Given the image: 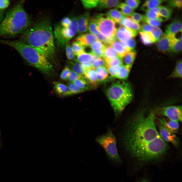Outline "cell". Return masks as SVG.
Listing matches in <instances>:
<instances>
[{
    "mask_svg": "<svg viewBox=\"0 0 182 182\" xmlns=\"http://www.w3.org/2000/svg\"><path fill=\"white\" fill-rule=\"evenodd\" d=\"M152 112L138 111L129 120L124 133L125 148L141 165L164 158L169 146L161 136Z\"/></svg>",
    "mask_w": 182,
    "mask_h": 182,
    "instance_id": "obj_1",
    "label": "cell"
},
{
    "mask_svg": "<svg viewBox=\"0 0 182 182\" xmlns=\"http://www.w3.org/2000/svg\"><path fill=\"white\" fill-rule=\"evenodd\" d=\"M22 40L43 53L48 59L54 55V35L48 19H42L28 29L23 34Z\"/></svg>",
    "mask_w": 182,
    "mask_h": 182,
    "instance_id": "obj_2",
    "label": "cell"
},
{
    "mask_svg": "<svg viewBox=\"0 0 182 182\" xmlns=\"http://www.w3.org/2000/svg\"><path fill=\"white\" fill-rule=\"evenodd\" d=\"M24 3L20 1L7 13L0 23V36L16 35L24 32L30 26L31 20Z\"/></svg>",
    "mask_w": 182,
    "mask_h": 182,
    "instance_id": "obj_3",
    "label": "cell"
},
{
    "mask_svg": "<svg viewBox=\"0 0 182 182\" xmlns=\"http://www.w3.org/2000/svg\"><path fill=\"white\" fill-rule=\"evenodd\" d=\"M0 42L13 48L30 65L44 75L51 76L53 73V66L44 55L22 40L13 41L0 40Z\"/></svg>",
    "mask_w": 182,
    "mask_h": 182,
    "instance_id": "obj_4",
    "label": "cell"
},
{
    "mask_svg": "<svg viewBox=\"0 0 182 182\" xmlns=\"http://www.w3.org/2000/svg\"><path fill=\"white\" fill-rule=\"evenodd\" d=\"M105 94L117 117L121 114L133 98L131 85L124 81L113 83L106 90Z\"/></svg>",
    "mask_w": 182,
    "mask_h": 182,
    "instance_id": "obj_5",
    "label": "cell"
},
{
    "mask_svg": "<svg viewBox=\"0 0 182 182\" xmlns=\"http://www.w3.org/2000/svg\"><path fill=\"white\" fill-rule=\"evenodd\" d=\"M96 141L103 148L110 160L116 164L121 163V159L117 149L116 139L110 129L109 128L105 134L98 137Z\"/></svg>",
    "mask_w": 182,
    "mask_h": 182,
    "instance_id": "obj_6",
    "label": "cell"
},
{
    "mask_svg": "<svg viewBox=\"0 0 182 182\" xmlns=\"http://www.w3.org/2000/svg\"><path fill=\"white\" fill-rule=\"evenodd\" d=\"M71 22L68 27H63L59 24L54 28V34L57 45L63 47L77 33V17H74L71 19Z\"/></svg>",
    "mask_w": 182,
    "mask_h": 182,
    "instance_id": "obj_7",
    "label": "cell"
},
{
    "mask_svg": "<svg viewBox=\"0 0 182 182\" xmlns=\"http://www.w3.org/2000/svg\"><path fill=\"white\" fill-rule=\"evenodd\" d=\"M92 18L96 23L98 30L102 35L108 38L116 39L115 22L106 14L99 13Z\"/></svg>",
    "mask_w": 182,
    "mask_h": 182,
    "instance_id": "obj_8",
    "label": "cell"
},
{
    "mask_svg": "<svg viewBox=\"0 0 182 182\" xmlns=\"http://www.w3.org/2000/svg\"><path fill=\"white\" fill-rule=\"evenodd\" d=\"M155 115L164 116L178 122L182 121L181 106H171L155 109L152 111Z\"/></svg>",
    "mask_w": 182,
    "mask_h": 182,
    "instance_id": "obj_9",
    "label": "cell"
},
{
    "mask_svg": "<svg viewBox=\"0 0 182 182\" xmlns=\"http://www.w3.org/2000/svg\"><path fill=\"white\" fill-rule=\"evenodd\" d=\"M138 32L120 25L117 29L115 36L116 39L119 41H126L133 38L137 35Z\"/></svg>",
    "mask_w": 182,
    "mask_h": 182,
    "instance_id": "obj_10",
    "label": "cell"
},
{
    "mask_svg": "<svg viewBox=\"0 0 182 182\" xmlns=\"http://www.w3.org/2000/svg\"><path fill=\"white\" fill-rule=\"evenodd\" d=\"M158 131L162 139L166 142L172 144L176 148L179 146V141L178 138L174 133L167 130L157 123Z\"/></svg>",
    "mask_w": 182,
    "mask_h": 182,
    "instance_id": "obj_11",
    "label": "cell"
},
{
    "mask_svg": "<svg viewBox=\"0 0 182 182\" xmlns=\"http://www.w3.org/2000/svg\"><path fill=\"white\" fill-rule=\"evenodd\" d=\"M157 123L168 131L175 133L179 129V125L178 122L167 118L156 117Z\"/></svg>",
    "mask_w": 182,
    "mask_h": 182,
    "instance_id": "obj_12",
    "label": "cell"
},
{
    "mask_svg": "<svg viewBox=\"0 0 182 182\" xmlns=\"http://www.w3.org/2000/svg\"><path fill=\"white\" fill-rule=\"evenodd\" d=\"M171 35L165 33L156 41V47L159 50L163 53L171 52Z\"/></svg>",
    "mask_w": 182,
    "mask_h": 182,
    "instance_id": "obj_13",
    "label": "cell"
},
{
    "mask_svg": "<svg viewBox=\"0 0 182 182\" xmlns=\"http://www.w3.org/2000/svg\"><path fill=\"white\" fill-rule=\"evenodd\" d=\"M90 16V14L89 12H86L77 17V33L81 34L86 32L87 31Z\"/></svg>",
    "mask_w": 182,
    "mask_h": 182,
    "instance_id": "obj_14",
    "label": "cell"
},
{
    "mask_svg": "<svg viewBox=\"0 0 182 182\" xmlns=\"http://www.w3.org/2000/svg\"><path fill=\"white\" fill-rule=\"evenodd\" d=\"M76 41L85 47H89L94 42L99 40L96 35L90 33L81 34L76 38Z\"/></svg>",
    "mask_w": 182,
    "mask_h": 182,
    "instance_id": "obj_15",
    "label": "cell"
},
{
    "mask_svg": "<svg viewBox=\"0 0 182 182\" xmlns=\"http://www.w3.org/2000/svg\"><path fill=\"white\" fill-rule=\"evenodd\" d=\"M119 23L121 25L137 32H139L141 30L140 25L134 20L130 15L126 16Z\"/></svg>",
    "mask_w": 182,
    "mask_h": 182,
    "instance_id": "obj_16",
    "label": "cell"
},
{
    "mask_svg": "<svg viewBox=\"0 0 182 182\" xmlns=\"http://www.w3.org/2000/svg\"><path fill=\"white\" fill-rule=\"evenodd\" d=\"M182 23L178 19L174 20L166 27L165 33L172 35H175L179 32H181Z\"/></svg>",
    "mask_w": 182,
    "mask_h": 182,
    "instance_id": "obj_17",
    "label": "cell"
},
{
    "mask_svg": "<svg viewBox=\"0 0 182 182\" xmlns=\"http://www.w3.org/2000/svg\"><path fill=\"white\" fill-rule=\"evenodd\" d=\"M106 45L98 40L94 42L89 47L91 49L92 53L99 57L104 58V51Z\"/></svg>",
    "mask_w": 182,
    "mask_h": 182,
    "instance_id": "obj_18",
    "label": "cell"
},
{
    "mask_svg": "<svg viewBox=\"0 0 182 182\" xmlns=\"http://www.w3.org/2000/svg\"><path fill=\"white\" fill-rule=\"evenodd\" d=\"M83 76L90 85L95 87L98 85L96 71L94 69L91 68L86 70Z\"/></svg>",
    "mask_w": 182,
    "mask_h": 182,
    "instance_id": "obj_19",
    "label": "cell"
},
{
    "mask_svg": "<svg viewBox=\"0 0 182 182\" xmlns=\"http://www.w3.org/2000/svg\"><path fill=\"white\" fill-rule=\"evenodd\" d=\"M67 62L71 70L80 75L83 76L87 70L81 63L70 60H68Z\"/></svg>",
    "mask_w": 182,
    "mask_h": 182,
    "instance_id": "obj_20",
    "label": "cell"
},
{
    "mask_svg": "<svg viewBox=\"0 0 182 182\" xmlns=\"http://www.w3.org/2000/svg\"><path fill=\"white\" fill-rule=\"evenodd\" d=\"M110 45L115 50L118 56L122 58L128 52L131 51L121 45L117 39L113 41Z\"/></svg>",
    "mask_w": 182,
    "mask_h": 182,
    "instance_id": "obj_21",
    "label": "cell"
},
{
    "mask_svg": "<svg viewBox=\"0 0 182 182\" xmlns=\"http://www.w3.org/2000/svg\"><path fill=\"white\" fill-rule=\"evenodd\" d=\"M106 14L115 23H119L120 20L126 16L116 8L108 10Z\"/></svg>",
    "mask_w": 182,
    "mask_h": 182,
    "instance_id": "obj_22",
    "label": "cell"
},
{
    "mask_svg": "<svg viewBox=\"0 0 182 182\" xmlns=\"http://www.w3.org/2000/svg\"><path fill=\"white\" fill-rule=\"evenodd\" d=\"M139 32L140 39L144 44L149 46L155 42L154 38L150 32L140 31Z\"/></svg>",
    "mask_w": 182,
    "mask_h": 182,
    "instance_id": "obj_23",
    "label": "cell"
},
{
    "mask_svg": "<svg viewBox=\"0 0 182 182\" xmlns=\"http://www.w3.org/2000/svg\"><path fill=\"white\" fill-rule=\"evenodd\" d=\"M121 3L119 0H99L97 7L99 10H103L105 8L116 7Z\"/></svg>",
    "mask_w": 182,
    "mask_h": 182,
    "instance_id": "obj_24",
    "label": "cell"
},
{
    "mask_svg": "<svg viewBox=\"0 0 182 182\" xmlns=\"http://www.w3.org/2000/svg\"><path fill=\"white\" fill-rule=\"evenodd\" d=\"M182 50V36L177 38L175 35H172L171 37V52L177 53Z\"/></svg>",
    "mask_w": 182,
    "mask_h": 182,
    "instance_id": "obj_25",
    "label": "cell"
},
{
    "mask_svg": "<svg viewBox=\"0 0 182 182\" xmlns=\"http://www.w3.org/2000/svg\"><path fill=\"white\" fill-rule=\"evenodd\" d=\"M158 14L163 21L169 18L173 11L172 8L169 6H159Z\"/></svg>",
    "mask_w": 182,
    "mask_h": 182,
    "instance_id": "obj_26",
    "label": "cell"
},
{
    "mask_svg": "<svg viewBox=\"0 0 182 182\" xmlns=\"http://www.w3.org/2000/svg\"><path fill=\"white\" fill-rule=\"evenodd\" d=\"M77 58L74 60L75 62L82 63L87 62L91 63L93 59V55L91 53H86L84 52L77 56Z\"/></svg>",
    "mask_w": 182,
    "mask_h": 182,
    "instance_id": "obj_27",
    "label": "cell"
},
{
    "mask_svg": "<svg viewBox=\"0 0 182 182\" xmlns=\"http://www.w3.org/2000/svg\"><path fill=\"white\" fill-rule=\"evenodd\" d=\"M162 0H149L146 1L141 8V10L145 11L146 10L152 9L158 7L163 2Z\"/></svg>",
    "mask_w": 182,
    "mask_h": 182,
    "instance_id": "obj_28",
    "label": "cell"
},
{
    "mask_svg": "<svg viewBox=\"0 0 182 182\" xmlns=\"http://www.w3.org/2000/svg\"><path fill=\"white\" fill-rule=\"evenodd\" d=\"M132 66L126 65H123L120 68L117 78L125 80L128 77Z\"/></svg>",
    "mask_w": 182,
    "mask_h": 182,
    "instance_id": "obj_29",
    "label": "cell"
},
{
    "mask_svg": "<svg viewBox=\"0 0 182 182\" xmlns=\"http://www.w3.org/2000/svg\"><path fill=\"white\" fill-rule=\"evenodd\" d=\"M54 87L56 93L61 96H66L68 91L66 85L58 82H55L54 83Z\"/></svg>",
    "mask_w": 182,
    "mask_h": 182,
    "instance_id": "obj_30",
    "label": "cell"
},
{
    "mask_svg": "<svg viewBox=\"0 0 182 182\" xmlns=\"http://www.w3.org/2000/svg\"><path fill=\"white\" fill-rule=\"evenodd\" d=\"M96 72L98 82L105 81L108 77V73L104 66H101L96 69Z\"/></svg>",
    "mask_w": 182,
    "mask_h": 182,
    "instance_id": "obj_31",
    "label": "cell"
},
{
    "mask_svg": "<svg viewBox=\"0 0 182 182\" xmlns=\"http://www.w3.org/2000/svg\"><path fill=\"white\" fill-rule=\"evenodd\" d=\"M182 77V61L178 60L176 64L174 70L169 77L171 78H181Z\"/></svg>",
    "mask_w": 182,
    "mask_h": 182,
    "instance_id": "obj_32",
    "label": "cell"
},
{
    "mask_svg": "<svg viewBox=\"0 0 182 182\" xmlns=\"http://www.w3.org/2000/svg\"><path fill=\"white\" fill-rule=\"evenodd\" d=\"M104 59L105 62V64L109 66L116 65L121 66L123 64V58L118 56L110 58H105Z\"/></svg>",
    "mask_w": 182,
    "mask_h": 182,
    "instance_id": "obj_33",
    "label": "cell"
},
{
    "mask_svg": "<svg viewBox=\"0 0 182 182\" xmlns=\"http://www.w3.org/2000/svg\"><path fill=\"white\" fill-rule=\"evenodd\" d=\"M136 55V52L134 50L128 52L122 58L125 65L132 66Z\"/></svg>",
    "mask_w": 182,
    "mask_h": 182,
    "instance_id": "obj_34",
    "label": "cell"
},
{
    "mask_svg": "<svg viewBox=\"0 0 182 182\" xmlns=\"http://www.w3.org/2000/svg\"><path fill=\"white\" fill-rule=\"evenodd\" d=\"M120 9V12L125 16L129 15L134 12V10L125 3H120L116 7Z\"/></svg>",
    "mask_w": 182,
    "mask_h": 182,
    "instance_id": "obj_35",
    "label": "cell"
},
{
    "mask_svg": "<svg viewBox=\"0 0 182 182\" xmlns=\"http://www.w3.org/2000/svg\"><path fill=\"white\" fill-rule=\"evenodd\" d=\"M72 83L84 91L89 89L90 88V85L84 78L77 79Z\"/></svg>",
    "mask_w": 182,
    "mask_h": 182,
    "instance_id": "obj_36",
    "label": "cell"
},
{
    "mask_svg": "<svg viewBox=\"0 0 182 182\" xmlns=\"http://www.w3.org/2000/svg\"><path fill=\"white\" fill-rule=\"evenodd\" d=\"M68 90L69 96L81 93L84 91L72 83H68L66 85Z\"/></svg>",
    "mask_w": 182,
    "mask_h": 182,
    "instance_id": "obj_37",
    "label": "cell"
},
{
    "mask_svg": "<svg viewBox=\"0 0 182 182\" xmlns=\"http://www.w3.org/2000/svg\"><path fill=\"white\" fill-rule=\"evenodd\" d=\"M71 47L75 55L77 56L84 52L85 47L76 41L72 43Z\"/></svg>",
    "mask_w": 182,
    "mask_h": 182,
    "instance_id": "obj_38",
    "label": "cell"
},
{
    "mask_svg": "<svg viewBox=\"0 0 182 182\" xmlns=\"http://www.w3.org/2000/svg\"><path fill=\"white\" fill-rule=\"evenodd\" d=\"M121 66L119 65H116L112 66H109L106 64L105 65V66L106 68L108 73L112 77L115 78H117Z\"/></svg>",
    "mask_w": 182,
    "mask_h": 182,
    "instance_id": "obj_39",
    "label": "cell"
},
{
    "mask_svg": "<svg viewBox=\"0 0 182 182\" xmlns=\"http://www.w3.org/2000/svg\"><path fill=\"white\" fill-rule=\"evenodd\" d=\"M104 58H111L118 56L115 50L110 45L106 46L104 51Z\"/></svg>",
    "mask_w": 182,
    "mask_h": 182,
    "instance_id": "obj_40",
    "label": "cell"
},
{
    "mask_svg": "<svg viewBox=\"0 0 182 182\" xmlns=\"http://www.w3.org/2000/svg\"><path fill=\"white\" fill-rule=\"evenodd\" d=\"M145 12L144 16L147 18L151 19L158 20L161 22L163 21L160 17L158 13L153 9L147 10Z\"/></svg>",
    "mask_w": 182,
    "mask_h": 182,
    "instance_id": "obj_41",
    "label": "cell"
},
{
    "mask_svg": "<svg viewBox=\"0 0 182 182\" xmlns=\"http://www.w3.org/2000/svg\"><path fill=\"white\" fill-rule=\"evenodd\" d=\"M88 30L91 33L95 35H97L100 32L97 29L96 23L92 18L89 19Z\"/></svg>",
    "mask_w": 182,
    "mask_h": 182,
    "instance_id": "obj_42",
    "label": "cell"
},
{
    "mask_svg": "<svg viewBox=\"0 0 182 182\" xmlns=\"http://www.w3.org/2000/svg\"><path fill=\"white\" fill-rule=\"evenodd\" d=\"M81 1L84 8L89 9L97 7L99 0H82Z\"/></svg>",
    "mask_w": 182,
    "mask_h": 182,
    "instance_id": "obj_43",
    "label": "cell"
},
{
    "mask_svg": "<svg viewBox=\"0 0 182 182\" xmlns=\"http://www.w3.org/2000/svg\"><path fill=\"white\" fill-rule=\"evenodd\" d=\"M150 32L153 35L155 42L157 41L162 37L163 34V31L160 28L153 27Z\"/></svg>",
    "mask_w": 182,
    "mask_h": 182,
    "instance_id": "obj_44",
    "label": "cell"
},
{
    "mask_svg": "<svg viewBox=\"0 0 182 182\" xmlns=\"http://www.w3.org/2000/svg\"><path fill=\"white\" fill-rule=\"evenodd\" d=\"M65 51L66 56L69 60L75 59V55L72 49L71 46L68 42L65 45Z\"/></svg>",
    "mask_w": 182,
    "mask_h": 182,
    "instance_id": "obj_45",
    "label": "cell"
},
{
    "mask_svg": "<svg viewBox=\"0 0 182 182\" xmlns=\"http://www.w3.org/2000/svg\"><path fill=\"white\" fill-rule=\"evenodd\" d=\"M92 68L94 69H97L102 66H104L105 64L104 59L99 57L97 59L93 60L91 63Z\"/></svg>",
    "mask_w": 182,
    "mask_h": 182,
    "instance_id": "obj_46",
    "label": "cell"
},
{
    "mask_svg": "<svg viewBox=\"0 0 182 182\" xmlns=\"http://www.w3.org/2000/svg\"><path fill=\"white\" fill-rule=\"evenodd\" d=\"M143 21L153 27H158L161 25V21L156 19L148 18L144 15Z\"/></svg>",
    "mask_w": 182,
    "mask_h": 182,
    "instance_id": "obj_47",
    "label": "cell"
},
{
    "mask_svg": "<svg viewBox=\"0 0 182 182\" xmlns=\"http://www.w3.org/2000/svg\"><path fill=\"white\" fill-rule=\"evenodd\" d=\"M83 78H84L83 76L77 74L71 70L68 76L67 79L72 82L77 79Z\"/></svg>",
    "mask_w": 182,
    "mask_h": 182,
    "instance_id": "obj_48",
    "label": "cell"
},
{
    "mask_svg": "<svg viewBox=\"0 0 182 182\" xmlns=\"http://www.w3.org/2000/svg\"><path fill=\"white\" fill-rule=\"evenodd\" d=\"M141 2L139 0H127L125 1V4L134 10L139 7Z\"/></svg>",
    "mask_w": 182,
    "mask_h": 182,
    "instance_id": "obj_49",
    "label": "cell"
},
{
    "mask_svg": "<svg viewBox=\"0 0 182 182\" xmlns=\"http://www.w3.org/2000/svg\"><path fill=\"white\" fill-rule=\"evenodd\" d=\"M169 6L171 7H176L179 9L182 8L181 0H170L168 1Z\"/></svg>",
    "mask_w": 182,
    "mask_h": 182,
    "instance_id": "obj_50",
    "label": "cell"
},
{
    "mask_svg": "<svg viewBox=\"0 0 182 182\" xmlns=\"http://www.w3.org/2000/svg\"><path fill=\"white\" fill-rule=\"evenodd\" d=\"M71 70L68 66H66L61 72L60 77L63 80L67 79V77Z\"/></svg>",
    "mask_w": 182,
    "mask_h": 182,
    "instance_id": "obj_51",
    "label": "cell"
},
{
    "mask_svg": "<svg viewBox=\"0 0 182 182\" xmlns=\"http://www.w3.org/2000/svg\"><path fill=\"white\" fill-rule=\"evenodd\" d=\"M129 15L134 20L139 24L141 22L143 21L144 15L140 14L133 12Z\"/></svg>",
    "mask_w": 182,
    "mask_h": 182,
    "instance_id": "obj_52",
    "label": "cell"
},
{
    "mask_svg": "<svg viewBox=\"0 0 182 182\" xmlns=\"http://www.w3.org/2000/svg\"><path fill=\"white\" fill-rule=\"evenodd\" d=\"M71 20V19L70 18L67 17H64L61 19L59 24L63 27H68L70 25Z\"/></svg>",
    "mask_w": 182,
    "mask_h": 182,
    "instance_id": "obj_53",
    "label": "cell"
},
{
    "mask_svg": "<svg viewBox=\"0 0 182 182\" xmlns=\"http://www.w3.org/2000/svg\"><path fill=\"white\" fill-rule=\"evenodd\" d=\"M125 41L127 47L131 51L134 50L136 45V42L133 38H130Z\"/></svg>",
    "mask_w": 182,
    "mask_h": 182,
    "instance_id": "obj_54",
    "label": "cell"
},
{
    "mask_svg": "<svg viewBox=\"0 0 182 182\" xmlns=\"http://www.w3.org/2000/svg\"><path fill=\"white\" fill-rule=\"evenodd\" d=\"M9 0H0V10L3 11L7 8L10 4Z\"/></svg>",
    "mask_w": 182,
    "mask_h": 182,
    "instance_id": "obj_55",
    "label": "cell"
},
{
    "mask_svg": "<svg viewBox=\"0 0 182 182\" xmlns=\"http://www.w3.org/2000/svg\"><path fill=\"white\" fill-rule=\"evenodd\" d=\"M140 27L141 28L140 31L147 32H150L153 27V26L146 24L140 25Z\"/></svg>",
    "mask_w": 182,
    "mask_h": 182,
    "instance_id": "obj_56",
    "label": "cell"
},
{
    "mask_svg": "<svg viewBox=\"0 0 182 182\" xmlns=\"http://www.w3.org/2000/svg\"><path fill=\"white\" fill-rule=\"evenodd\" d=\"M87 70L92 68L91 63L90 62H87L82 63Z\"/></svg>",
    "mask_w": 182,
    "mask_h": 182,
    "instance_id": "obj_57",
    "label": "cell"
},
{
    "mask_svg": "<svg viewBox=\"0 0 182 182\" xmlns=\"http://www.w3.org/2000/svg\"><path fill=\"white\" fill-rule=\"evenodd\" d=\"M3 15L4 12L3 11L0 10V22L2 20Z\"/></svg>",
    "mask_w": 182,
    "mask_h": 182,
    "instance_id": "obj_58",
    "label": "cell"
},
{
    "mask_svg": "<svg viewBox=\"0 0 182 182\" xmlns=\"http://www.w3.org/2000/svg\"><path fill=\"white\" fill-rule=\"evenodd\" d=\"M136 182H150L149 180L145 179L139 180Z\"/></svg>",
    "mask_w": 182,
    "mask_h": 182,
    "instance_id": "obj_59",
    "label": "cell"
},
{
    "mask_svg": "<svg viewBox=\"0 0 182 182\" xmlns=\"http://www.w3.org/2000/svg\"><path fill=\"white\" fill-rule=\"evenodd\" d=\"M0 134H1V133H0Z\"/></svg>",
    "mask_w": 182,
    "mask_h": 182,
    "instance_id": "obj_60",
    "label": "cell"
}]
</instances>
